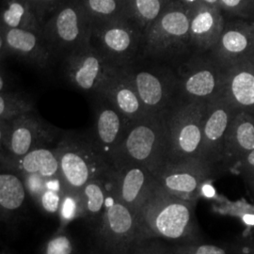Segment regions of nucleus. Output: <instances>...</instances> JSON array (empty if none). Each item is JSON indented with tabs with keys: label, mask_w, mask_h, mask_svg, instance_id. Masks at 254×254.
Listing matches in <instances>:
<instances>
[{
	"label": "nucleus",
	"mask_w": 254,
	"mask_h": 254,
	"mask_svg": "<svg viewBox=\"0 0 254 254\" xmlns=\"http://www.w3.org/2000/svg\"><path fill=\"white\" fill-rule=\"evenodd\" d=\"M194 204L170 194L157 182L153 193L136 215L141 243L159 237L182 240L194 234Z\"/></svg>",
	"instance_id": "f257e3e1"
},
{
	"label": "nucleus",
	"mask_w": 254,
	"mask_h": 254,
	"mask_svg": "<svg viewBox=\"0 0 254 254\" xmlns=\"http://www.w3.org/2000/svg\"><path fill=\"white\" fill-rule=\"evenodd\" d=\"M60 175L68 190H80L89 182L113 169L91 134L66 132L56 145Z\"/></svg>",
	"instance_id": "f03ea898"
},
{
	"label": "nucleus",
	"mask_w": 254,
	"mask_h": 254,
	"mask_svg": "<svg viewBox=\"0 0 254 254\" xmlns=\"http://www.w3.org/2000/svg\"><path fill=\"white\" fill-rule=\"evenodd\" d=\"M167 160L165 123L159 116H147L129 126L111 164L113 168L136 164L154 174Z\"/></svg>",
	"instance_id": "7ed1b4c3"
},
{
	"label": "nucleus",
	"mask_w": 254,
	"mask_h": 254,
	"mask_svg": "<svg viewBox=\"0 0 254 254\" xmlns=\"http://www.w3.org/2000/svg\"><path fill=\"white\" fill-rule=\"evenodd\" d=\"M97 234L102 245L110 254H129L142 245L136 213L117 195L114 169Z\"/></svg>",
	"instance_id": "20e7f679"
},
{
	"label": "nucleus",
	"mask_w": 254,
	"mask_h": 254,
	"mask_svg": "<svg viewBox=\"0 0 254 254\" xmlns=\"http://www.w3.org/2000/svg\"><path fill=\"white\" fill-rule=\"evenodd\" d=\"M143 34L127 18L93 24L90 46L117 68L131 65L142 50Z\"/></svg>",
	"instance_id": "39448f33"
},
{
	"label": "nucleus",
	"mask_w": 254,
	"mask_h": 254,
	"mask_svg": "<svg viewBox=\"0 0 254 254\" xmlns=\"http://www.w3.org/2000/svg\"><path fill=\"white\" fill-rule=\"evenodd\" d=\"M93 23L80 0L66 2L43 26V35L55 55L66 56L90 45Z\"/></svg>",
	"instance_id": "423d86ee"
},
{
	"label": "nucleus",
	"mask_w": 254,
	"mask_h": 254,
	"mask_svg": "<svg viewBox=\"0 0 254 254\" xmlns=\"http://www.w3.org/2000/svg\"><path fill=\"white\" fill-rule=\"evenodd\" d=\"M64 132L33 113L0 122L1 144L9 157H21L60 140Z\"/></svg>",
	"instance_id": "0eeeda50"
},
{
	"label": "nucleus",
	"mask_w": 254,
	"mask_h": 254,
	"mask_svg": "<svg viewBox=\"0 0 254 254\" xmlns=\"http://www.w3.org/2000/svg\"><path fill=\"white\" fill-rule=\"evenodd\" d=\"M202 114L197 106L182 110L166 127L167 163L202 162ZM203 163V162H202Z\"/></svg>",
	"instance_id": "6e6552de"
},
{
	"label": "nucleus",
	"mask_w": 254,
	"mask_h": 254,
	"mask_svg": "<svg viewBox=\"0 0 254 254\" xmlns=\"http://www.w3.org/2000/svg\"><path fill=\"white\" fill-rule=\"evenodd\" d=\"M191 10L168 5L143 35L142 52L145 56H162L180 46L190 37Z\"/></svg>",
	"instance_id": "1a4fd4ad"
},
{
	"label": "nucleus",
	"mask_w": 254,
	"mask_h": 254,
	"mask_svg": "<svg viewBox=\"0 0 254 254\" xmlns=\"http://www.w3.org/2000/svg\"><path fill=\"white\" fill-rule=\"evenodd\" d=\"M64 73L78 90L96 93L117 67L109 64L90 45L64 56Z\"/></svg>",
	"instance_id": "9d476101"
},
{
	"label": "nucleus",
	"mask_w": 254,
	"mask_h": 254,
	"mask_svg": "<svg viewBox=\"0 0 254 254\" xmlns=\"http://www.w3.org/2000/svg\"><path fill=\"white\" fill-rule=\"evenodd\" d=\"M0 41L2 53L15 57L40 69L47 68L55 56L43 32L1 27Z\"/></svg>",
	"instance_id": "9b49d317"
},
{
	"label": "nucleus",
	"mask_w": 254,
	"mask_h": 254,
	"mask_svg": "<svg viewBox=\"0 0 254 254\" xmlns=\"http://www.w3.org/2000/svg\"><path fill=\"white\" fill-rule=\"evenodd\" d=\"M202 162L165 164L154 177L165 190L183 200L195 202L202 190L205 169Z\"/></svg>",
	"instance_id": "f8f14e48"
},
{
	"label": "nucleus",
	"mask_w": 254,
	"mask_h": 254,
	"mask_svg": "<svg viewBox=\"0 0 254 254\" xmlns=\"http://www.w3.org/2000/svg\"><path fill=\"white\" fill-rule=\"evenodd\" d=\"M95 94L108 101L130 125L149 116L126 68L115 69Z\"/></svg>",
	"instance_id": "ddd939ff"
},
{
	"label": "nucleus",
	"mask_w": 254,
	"mask_h": 254,
	"mask_svg": "<svg viewBox=\"0 0 254 254\" xmlns=\"http://www.w3.org/2000/svg\"><path fill=\"white\" fill-rule=\"evenodd\" d=\"M114 171L120 200L137 215L153 193L157 180L149 170L136 164L120 166Z\"/></svg>",
	"instance_id": "4468645a"
},
{
	"label": "nucleus",
	"mask_w": 254,
	"mask_h": 254,
	"mask_svg": "<svg viewBox=\"0 0 254 254\" xmlns=\"http://www.w3.org/2000/svg\"><path fill=\"white\" fill-rule=\"evenodd\" d=\"M101 100L103 103L96 111L91 136L111 163L112 156L125 138L130 124L108 101L103 98Z\"/></svg>",
	"instance_id": "2eb2a0df"
},
{
	"label": "nucleus",
	"mask_w": 254,
	"mask_h": 254,
	"mask_svg": "<svg viewBox=\"0 0 254 254\" xmlns=\"http://www.w3.org/2000/svg\"><path fill=\"white\" fill-rule=\"evenodd\" d=\"M2 167L19 175L39 174L46 179L60 176V162L56 148L35 149L21 157H9L2 154Z\"/></svg>",
	"instance_id": "dca6fc26"
},
{
	"label": "nucleus",
	"mask_w": 254,
	"mask_h": 254,
	"mask_svg": "<svg viewBox=\"0 0 254 254\" xmlns=\"http://www.w3.org/2000/svg\"><path fill=\"white\" fill-rule=\"evenodd\" d=\"M127 74L134 85L137 94L149 116H159L166 98L165 85L154 72L134 69L132 65L126 67Z\"/></svg>",
	"instance_id": "f3484780"
},
{
	"label": "nucleus",
	"mask_w": 254,
	"mask_h": 254,
	"mask_svg": "<svg viewBox=\"0 0 254 254\" xmlns=\"http://www.w3.org/2000/svg\"><path fill=\"white\" fill-rule=\"evenodd\" d=\"M1 27L43 32V25L27 0H3Z\"/></svg>",
	"instance_id": "a211bd4d"
},
{
	"label": "nucleus",
	"mask_w": 254,
	"mask_h": 254,
	"mask_svg": "<svg viewBox=\"0 0 254 254\" xmlns=\"http://www.w3.org/2000/svg\"><path fill=\"white\" fill-rule=\"evenodd\" d=\"M220 16L217 8L200 4L191 10L190 38L200 47H207L218 33Z\"/></svg>",
	"instance_id": "6ab92c4d"
},
{
	"label": "nucleus",
	"mask_w": 254,
	"mask_h": 254,
	"mask_svg": "<svg viewBox=\"0 0 254 254\" xmlns=\"http://www.w3.org/2000/svg\"><path fill=\"white\" fill-rule=\"evenodd\" d=\"M113 169L99 178L87 183L80 190L85 205V218H88L92 223L98 224L105 211Z\"/></svg>",
	"instance_id": "aec40b11"
},
{
	"label": "nucleus",
	"mask_w": 254,
	"mask_h": 254,
	"mask_svg": "<svg viewBox=\"0 0 254 254\" xmlns=\"http://www.w3.org/2000/svg\"><path fill=\"white\" fill-rule=\"evenodd\" d=\"M27 190L18 173L2 170L0 174V206L2 216L18 211L25 203Z\"/></svg>",
	"instance_id": "412c9836"
},
{
	"label": "nucleus",
	"mask_w": 254,
	"mask_h": 254,
	"mask_svg": "<svg viewBox=\"0 0 254 254\" xmlns=\"http://www.w3.org/2000/svg\"><path fill=\"white\" fill-rule=\"evenodd\" d=\"M125 14L144 35L169 5V0H124Z\"/></svg>",
	"instance_id": "4be33fe9"
},
{
	"label": "nucleus",
	"mask_w": 254,
	"mask_h": 254,
	"mask_svg": "<svg viewBox=\"0 0 254 254\" xmlns=\"http://www.w3.org/2000/svg\"><path fill=\"white\" fill-rule=\"evenodd\" d=\"M35 112V103L27 95L13 91L0 94V122L11 120Z\"/></svg>",
	"instance_id": "5701e85b"
},
{
	"label": "nucleus",
	"mask_w": 254,
	"mask_h": 254,
	"mask_svg": "<svg viewBox=\"0 0 254 254\" xmlns=\"http://www.w3.org/2000/svg\"><path fill=\"white\" fill-rule=\"evenodd\" d=\"M93 24L127 18L124 0H80Z\"/></svg>",
	"instance_id": "b1692460"
},
{
	"label": "nucleus",
	"mask_w": 254,
	"mask_h": 254,
	"mask_svg": "<svg viewBox=\"0 0 254 254\" xmlns=\"http://www.w3.org/2000/svg\"><path fill=\"white\" fill-rule=\"evenodd\" d=\"M228 127V114L224 109L214 110L203 124L201 161L204 154L223 136Z\"/></svg>",
	"instance_id": "393cba45"
},
{
	"label": "nucleus",
	"mask_w": 254,
	"mask_h": 254,
	"mask_svg": "<svg viewBox=\"0 0 254 254\" xmlns=\"http://www.w3.org/2000/svg\"><path fill=\"white\" fill-rule=\"evenodd\" d=\"M58 214L61 220V229H64L76 218H85L86 213L81 190L65 191Z\"/></svg>",
	"instance_id": "a878e982"
},
{
	"label": "nucleus",
	"mask_w": 254,
	"mask_h": 254,
	"mask_svg": "<svg viewBox=\"0 0 254 254\" xmlns=\"http://www.w3.org/2000/svg\"><path fill=\"white\" fill-rule=\"evenodd\" d=\"M185 90L190 96L201 98L211 95L216 88V76L210 70H200L185 81Z\"/></svg>",
	"instance_id": "bb28decb"
},
{
	"label": "nucleus",
	"mask_w": 254,
	"mask_h": 254,
	"mask_svg": "<svg viewBox=\"0 0 254 254\" xmlns=\"http://www.w3.org/2000/svg\"><path fill=\"white\" fill-rule=\"evenodd\" d=\"M232 92L236 100L243 106L254 104V75L248 72L236 74L232 81Z\"/></svg>",
	"instance_id": "cd10ccee"
},
{
	"label": "nucleus",
	"mask_w": 254,
	"mask_h": 254,
	"mask_svg": "<svg viewBox=\"0 0 254 254\" xmlns=\"http://www.w3.org/2000/svg\"><path fill=\"white\" fill-rule=\"evenodd\" d=\"M43 254H75L73 239L64 231H59L44 246Z\"/></svg>",
	"instance_id": "c85d7f7f"
},
{
	"label": "nucleus",
	"mask_w": 254,
	"mask_h": 254,
	"mask_svg": "<svg viewBox=\"0 0 254 254\" xmlns=\"http://www.w3.org/2000/svg\"><path fill=\"white\" fill-rule=\"evenodd\" d=\"M32 9L36 12L38 18L40 19L44 26L46 22V17H50L55 12L66 3L65 0H27ZM48 20V19H47Z\"/></svg>",
	"instance_id": "c756f323"
},
{
	"label": "nucleus",
	"mask_w": 254,
	"mask_h": 254,
	"mask_svg": "<svg viewBox=\"0 0 254 254\" xmlns=\"http://www.w3.org/2000/svg\"><path fill=\"white\" fill-rule=\"evenodd\" d=\"M223 48L231 53L243 52L248 46L247 37L237 30H229L221 37Z\"/></svg>",
	"instance_id": "7c9ffc66"
},
{
	"label": "nucleus",
	"mask_w": 254,
	"mask_h": 254,
	"mask_svg": "<svg viewBox=\"0 0 254 254\" xmlns=\"http://www.w3.org/2000/svg\"><path fill=\"white\" fill-rule=\"evenodd\" d=\"M63 196H64V194H62L58 191L46 189V190L42 193L37 203L41 206V208L45 210L49 214L59 213L62 200H63Z\"/></svg>",
	"instance_id": "2f4dec72"
},
{
	"label": "nucleus",
	"mask_w": 254,
	"mask_h": 254,
	"mask_svg": "<svg viewBox=\"0 0 254 254\" xmlns=\"http://www.w3.org/2000/svg\"><path fill=\"white\" fill-rule=\"evenodd\" d=\"M21 176V175H20ZM27 188V194L38 202L42 193L46 190V178L39 174H27L21 176Z\"/></svg>",
	"instance_id": "473e14b6"
},
{
	"label": "nucleus",
	"mask_w": 254,
	"mask_h": 254,
	"mask_svg": "<svg viewBox=\"0 0 254 254\" xmlns=\"http://www.w3.org/2000/svg\"><path fill=\"white\" fill-rule=\"evenodd\" d=\"M236 140L246 151L254 150V126L252 123H242L236 129Z\"/></svg>",
	"instance_id": "72a5a7b5"
},
{
	"label": "nucleus",
	"mask_w": 254,
	"mask_h": 254,
	"mask_svg": "<svg viewBox=\"0 0 254 254\" xmlns=\"http://www.w3.org/2000/svg\"><path fill=\"white\" fill-rule=\"evenodd\" d=\"M175 254H227L225 250L216 245H186L174 250Z\"/></svg>",
	"instance_id": "f704fd0d"
},
{
	"label": "nucleus",
	"mask_w": 254,
	"mask_h": 254,
	"mask_svg": "<svg viewBox=\"0 0 254 254\" xmlns=\"http://www.w3.org/2000/svg\"><path fill=\"white\" fill-rule=\"evenodd\" d=\"M134 254H172L170 252H166L162 248L157 247V246H147L140 245L136 251L134 252Z\"/></svg>",
	"instance_id": "c9c22d12"
},
{
	"label": "nucleus",
	"mask_w": 254,
	"mask_h": 254,
	"mask_svg": "<svg viewBox=\"0 0 254 254\" xmlns=\"http://www.w3.org/2000/svg\"><path fill=\"white\" fill-rule=\"evenodd\" d=\"M243 2L244 0H219L218 5L228 9H235L240 7Z\"/></svg>",
	"instance_id": "e433bc0d"
},
{
	"label": "nucleus",
	"mask_w": 254,
	"mask_h": 254,
	"mask_svg": "<svg viewBox=\"0 0 254 254\" xmlns=\"http://www.w3.org/2000/svg\"><path fill=\"white\" fill-rule=\"evenodd\" d=\"M183 4L188 8V9H192L197 8L198 6H200L201 3V0H182Z\"/></svg>",
	"instance_id": "4c0bfd02"
},
{
	"label": "nucleus",
	"mask_w": 254,
	"mask_h": 254,
	"mask_svg": "<svg viewBox=\"0 0 254 254\" xmlns=\"http://www.w3.org/2000/svg\"><path fill=\"white\" fill-rule=\"evenodd\" d=\"M218 1L219 0H201V3L206 5V6L217 8L218 6Z\"/></svg>",
	"instance_id": "58836bf2"
},
{
	"label": "nucleus",
	"mask_w": 254,
	"mask_h": 254,
	"mask_svg": "<svg viewBox=\"0 0 254 254\" xmlns=\"http://www.w3.org/2000/svg\"><path fill=\"white\" fill-rule=\"evenodd\" d=\"M248 162L254 168V150L250 152V154L248 155Z\"/></svg>",
	"instance_id": "ea45409f"
},
{
	"label": "nucleus",
	"mask_w": 254,
	"mask_h": 254,
	"mask_svg": "<svg viewBox=\"0 0 254 254\" xmlns=\"http://www.w3.org/2000/svg\"><path fill=\"white\" fill-rule=\"evenodd\" d=\"M174 254V253H173V254Z\"/></svg>",
	"instance_id": "a19ab883"
},
{
	"label": "nucleus",
	"mask_w": 254,
	"mask_h": 254,
	"mask_svg": "<svg viewBox=\"0 0 254 254\" xmlns=\"http://www.w3.org/2000/svg\"></svg>",
	"instance_id": "79ce46f5"
}]
</instances>
